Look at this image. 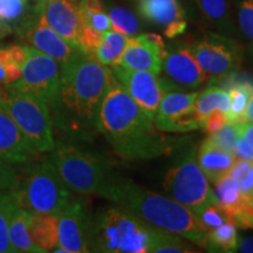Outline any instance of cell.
<instances>
[{"label": "cell", "mask_w": 253, "mask_h": 253, "mask_svg": "<svg viewBox=\"0 0 253 253\" xmlns=\"http://www.w3.org/2000/svg\"><path fill=\"white\" fill-rule=\"evenodd\" d=\"M113 79L110 67L79 49L61 67L58 93L48 107L53 126L74 138H93L99 132L101 102Z\"/></svg>", "instance_id": "obj_1"}, {"label": "cell", "mask_w": 253, "mask_h": 253, "mask_svg": "<svg viewBox=\"0 0 253 253\" xmlns=\"http://www.w3.org/2000/svg\"><path fill=\"white\" fill-rule=\"evenodd\" d=\"M97 131L120 156L128 160H150L170 154L176 147L175 141L157 129L154 119L135 102L115 78L101 102Z\"/></svg>", "instance_id": "obj_2"}, {"label": "cell", "mask_w": 253, "mask_h": 253, "mask_svg": "<svg viewBox=\"0 0 253 253\" xmlns=\"http://www.w3.org/2000/svg\"><path fill=\"white\" fill-rule=\"evenodd\" d=\"M100 196L157 229L176 233L199 248L207 246L208 230L199 223L194 212L175 199L145 190L116 173Z\"/></svg>", "instance_id": "obj_3"}, {"label": "cell", "mask_w": 253, "mask_h": 253, "mask_svg": "<svg viewBox=\"0 0 253 253\" xmlns=\"http://www.w3.org/2000/svg\"><path fill=\"white\" fill-rule=\"evenodd\" d=\"M7 194L31 213L56 214L73 197L49 157L19 164L15 182Z\"/></svg>", "instance_id": "obj_4"}, {"label": "cell", "mask_w": 253, "mask_h": 253, "mask_svg": "<svg viewBox=\"0 0 253 253\" xmlns=\"http://www.w3.org/2000/svg\"><path fill=\"white\" fill-rule=\"evenodd\" d=\"M154 230L155 226L120 205L104 208L93 218L89 251L147 253Z\"/></svg>", "instance_id": "obj_5"}, {"label": "cell", "mask_w": 253, "mask_h": 253, "mask_svg": "<svg viewBox=\"0 0 253 253\" xmlns=\"http://www.w3.org/2000/svg\"><path fill=\"white\" fill-rule=\"evenodd\" d=\"M0 107L11 116L40 154L53 150L55 145L54 126L45 102L9 84L0 86Z\"/></svg>", "instance_id": "obj_6"}, {"label": "cell", "mask_w": 253, "mask_h": 253, "mask_svg": "<svg viewBox=\"0 0 253 253\" xmlns=\"http://www.w3.org/2000/svg\"><path fill=\"white\" fill-rule=\"evenodd\" d=\"M48 157L66 186L78 195L100 196L114 175L101 158L62 142L55 143Z\"/></svg>", "instance_id": "obj_7"}, {"label": "cell", "mask_w": 253, "mask_h": 253, "mask_svg": "<svg viewBox=\"0 0 253 253\" xmlns=\"http://www.w3.org/2000/svg\"><path fill=\"white\" fill-rule=\"evenodd\" d=\"M197 149L191 145L182 151L168 170L163 186L170 197L195 214L208 204L217 202L209 179L199 168Z\"/></svg>", "instance_id": "obj_8"}, {"label": "cell", "mask_w": 253, "mask_h": 253, "mask_svg": "<svg viewBox=\"0 0 253 253\" xmlns=\"http://www.w3.org/2000/svg\"><path fill=\"white\" fill-rule=\"evenodd\" d=\"M208 78L223 80L235 75L243 63L244 50L238 42L223 34L209 33L190 46Z\"/></svg>", "instance_id": "obj_9"}, {"label": "cell", "mask_w": 253, "mask_h": 253, "mask_svg": "<svg viewBox=\"0 0 253 253\" xmlns=\"http://www.w3.org/2000/svg\"><path fill=\"white\" fill-rule=\"evenodd\" d=\"M60 79L61 66L56 60L34 47L26 46V59L21 67V77L12 84L49 107L58 93Z\"/></svg>", "instance_id": "obj_10"}, {"label": "cell", "mask_w": 253, "mask_h": 253, "mask_svg": "<svg viewBox=\"0 0 253 253\" xmlns=\"http://www.w3.org/2000/svg\"><path fill=\"white\" fill-rule=\"evenodd\" d=\"M58 220V249L54 252H89L93 218L87 201L71 198L56 213Z\"/></svg>", "instance_id": "obj_11"}, {"label": "cell", "mask_w": 253, "mask_h": 253, "mask_svg": "<svg viewBox=\"0 0 253 253\" xmlns=\"http://www.w3.org/2000/svg\"><path fill=\"white\" fill-rule=\"evenodd\" d=\"M197 95L198 91H166L154 118L157 129L164 132H186L201 128L194 114V103Z\"/></svg>", "instance_id": "obj_12"}, {"label": "cell", "mask_w": 253, "mask_h": 253, "mask_svg": "<svg viewBox=\"0 0 253 253\" xmlns=\"http://www.w3.org/2000/svg\"><path fill=\"white\" fill-rule=\"evenodd\" d=\"M161 71H163L161 80L166 91L195 89L208 79L190 47L184 46H178L167 53Z\"/></svg>", "instance_id": "obj_13"}, {"label": "cell", "mask_w": 253, "mask_h": 253, "mask_svg": "<svg viewBox=\"0 0 253 253\" xmlns=\"http://www.w3.org/2000/svg\"><path fill=\"white\" fill-rule=\"evenodd\" d=\"M110 69L114 78L128 91L135 102L154 119L160 101L166 93L162 80L151 72L135 71L121 65L112 66Z\"/></svg>", "instance_id": "obj_14"}, {"label": "cell", "mask_w": 253, "mask_h": 253, "mask_svg": "<svg viewBox=\"0 0 253 253\" xmlns=\"http://www.w3.org/2000/svg\"><path fill=\"white\" fill-rule=\"evenodd\" d=\"M21 39L28 43V46L39 49L60 63L63 67L68 63L79 48L72 46L62 37L46 23L45 19L38 11L32 17L27 18L21 25L20 30Z\"/></svg>", "instance_id": "obj_15"}, {"label": "cell", "mask_w": 253, "mask_h": 253, "mask_svg": "<svg viewBox=\"0 0 253 253\" xmlns=\"http://www.w3.org/2000/svg\"><path fill=\"white\" fill-rule=\"evenodd\" d=\"M168 49L162 37L155 33L129 38L119 65L135 71H148L158 75Z\"/></svg>", "instance_id": "obj_16"}, {"label": "cell", "mask_w": 253, "mask_h": 253, "mask_svg": "<svg viewBox=\"0 0 253 253\" xmlns=\"http://www.w3.org/2000/svg\"><path fill=\"white\" fill-rule=\"evenodd\" d=\"M80 0H45L38 6V11L50 27L72 46L81 49Z\"/></svg>", "instance_id": "obj_17"}, {"label": "cell", "mask_w": 253, "mask_h": 253, "mask_svg": "<svg viewBox=\"0 0 253 253\" xmlns=\"http://www.w3.org/2000/svg\"><path fill=\"white\" fill-rule=\"evenodd\" d=\"M39 155L11 116L0 107V157L19 166L39 157Z\"/></svg>", "instance_id": "obj_18"}, {"label": "cell", "mask_w": 253, "mask_h": 253, "mask_svg": "<svg viewBox=\"0 0 253 253\" xmlns=\"http://www.w3.org/2000/svg\"><path fill=\"white\" fill-rule=\"evenodd\" d=\"M213 184L218 203L229 212L233 223L242 229H253V202L240 191L235 179L226 175Z\"/></svg>", "instance_id": "obj_19"}, {"label": "cell", "mask_w": 253, "mask_h": 253, "mask_svg": "<svg viewBox=\"0 0 253 253\" xmlns=\"http://www.w3.org/2000/svg\"><path fill=\"white\" fill-rule=\"evenodd\" d=\"M81 18V50L94 54L102 34L112 30L109 15L104 11L101 0H80Z\"/></svg>", "instance_id": "obj_20"}, {"label": "cell", "mask_w": 253, "mask_h": 253, "mask_svg": "<svg viewBox=\"0 0 253 253\" xmlns=\"http://www.w3.org/2000/svg\"><path fill=\"white\" fill-rule=\"evenodd\" d=\"M138 9L148 21L164 27L168 39L181 36L188 26L178 0H142Z\"/></svg>", "instance_id": "obj_21"}, {"label": "cell", "mask_w": 253, "mask_h": 253, "mask_svg": "<svg viewBox=\"0 0 253 253\" xmlns=\"http://www.w3.org/2000/svg\"><path fill=\"white\" fill-rule=\"evenodd\" d=\"M197 163L210 182L219 181L221 177L229 175L235 164L237 156L219 147L209 136L202 142L196 154Z\"/></svg>", "instance_id": "obj_22"}, {"label": "cell", "mask_w": 253, "mask_h": 253, "mask_svg": "<svg viewBox=\"0 0 253 253\" xmlns=\"http://www.w3.org/2000/svg\"><path fill=\"white\" fill-rule=\"evenodd\" d=\"M31 212L14 203L8 224L9 243H11L13 253L40 252V250L34 245L31 237Z\"/></svg>", "instance_id": "obj_23"}, {"label": "cell", "mask_w": 253, "mask_h": 253, "mask_svg": "<svg viewBox=\"0 0 253 253\" xmlns=\"http://www.w3.org/2000/svg\"><path fill=\"white\" fill-rule=\"evenodd\" d=\"M31 237L40 252L58 248V220L54 213H32Z\"/></svg>", "instance_id": "obj_24"}, {"label": "cell", "mask_w": 253, "mask_h": 253, "mask_svg": "<svg viewBox=\"0 0 253 253\" xmlns=\"http://www.w3.org/2000/svg\"><path fill=\"white\" fill-rule=\"evenodd\" d=\"M232 77L220 81L224 82L230 95V107L229 112L226 113L227 122L239 123L246 120V106L251 95L252 84L249 81L232 80Z\"/></svg>", "instance_id": "obj_25"}, {"label": "cell", "mask_w": 253, "mask_h": 253, "mask_svg": "<svg viewBox=\"0 0 253 253\" xmlns=\"http://www.w3.org/2000/svg\"><path fill=\"white\" fill-rule=\"evenodd\" d=\"M230 95L229 91L221 87H209L198 93L194 103V114L202 128V123L205 118L214 109H220L224 113L229 112Z\"/></svg>", "instance_id": "obj_26"}, {"label": "cell", "mask_w": 253, "mask_h": 253, "mask_svg": "<svg viewBox=\"0 0 253 253\" xmlns=\"http://www.w3.org/2000/svg\"><path fill=\"white\" fill-rule=\"evenodd\" d=\"M26 59V46L12 45L0 48V86L14 84L21 77Z\"/></svg>", "instance_id": "obj_27"}, {"label": "cell", "mask_w": 253, "mask_h": 253, "mask_svg": "<svg viewBox=\"0 0 253 253\" xmlns=\"http://www.w3.org/2000/svg\"><path fill=\"white\" fill-rule=\"evenodd\" d=\"M129 37L116 31H108L102 34L99 46L95 49L94 55L104 66L119 65L121 56L128 45Z\"/></svg>", "instance_id": "obj_28"}, {"label": "cell", "mask_w": 253, "mask_h": 253, "mask_svg": "<svg viewBox=\"0 0 253 253\" xmlns=\"http://www.w3.org/2000/svg\"><path fill=\"white\" fill-rule=\"evenodd\" d=\"M238 226L233 221H226L221 225L208 231L205 249L213 252H235L238 246Z\"/></svg>", "instance_id": "obj_29"}, {"label": "cell", "mask_w": 253, "mask_h": 253, "mask_svg": "<svg viewBox=\"0 0 253 253\" xmlns=\"http://www.w3.org/2000/svg\"><path fill=\"white\" fill-rule=\"evenodd\" d=\"M199 7L207 20L217 30L230 32L232 28L227 0H198Z\"/></svg>", "instance_id": "obj_30"}, {"label": "cell", "mask_w": 253, "mask_h": 253, "mask_svg": "<svg viewBox=\"0 0 253 253\" xmlns=\"http://www.w3.org/2000/svg\"><path fill=\"white\" fill-rule=\"evenodd\" d=\"M197 251L198 250H194V248H192L191 245L184 242L181 236L155 227L149 252L189 253V252H197Z\"/></svg>", "instance_id": "obj_31"}, {"label": "cell", "mask_w": 253, "mask_h": 253, "mask_svg": "<svg viewBox=\"0 0 253 253\" xmlns=\"http://www.w3.org/2000/svg\"><path fill=\"white\" fill-rule=\"evenodd\" d=\"M109 19L114 31L120 32L126 37H134L140 31V23L136 15L129 9L113 7L109 11Z\"/></svg>", "instance_id": "obj_32"}, {"label": "cell", "mask_w": 253, "mask_h": 253, "mask_svg": "<svg viewBox=\"0 0 253 253\" xmlns=\"http://www.w3.org/2000/svg\"><path fill=\"white\" fill-rule=\"evenodd\" d=\"M229 175L235 179L240 191L253 202V160L237 158Z\"/></svg>", "instance_id": "obj_33"}, {"label": "cell", "mask_w": 253, "mask_h": 253, "mask_svg": "<svg viewBox=\"0 0 253 253\" xmlns=\"http://www.w3.org/2000/svg\"><path fill=\"white\" fill-rule=\"evenodd\" d=\"M14 202L5 191H0V253H13L8 236V224Z\"/></svg>", "instance_id": "obj_34"}, {"label": "cell", "mask_w": 253, "mask_h": 253, "mask_svg": "<svg viewBox=\"0 0 253 253\" xmlns=\"http://www.w3.org/2000/svg\"><path fill=\"white\" fill-rule=\"evenodd\" d=\"M195 216L197 217L199 223L208 231L212 230L214 227L226 223V221H233L231 219L229 212L218 203V201L213 202L211 204H208L207 207L202 209Z\"/></svg>", "instance_id": "obj_35"}, {"label": "cell", "mask_w": 253, "mask_h": 253, "mask_svg": "<svg viewBox=\"0 0 253 253\" xmlns=\"http://www.w3.org/2000/svg\"><path fill=\"white\" fill-rule=\"evenodd\" d=\"M237 18L243 36L253 41V0H237Z\"/></svg>", "instance_id": "obj_36"}, {"label": "cell", "mask_w": 253, "mask_h": 253, "mask_svg": "<svg viewBox=\"0 0 253 253\" xmlns=\"http://www.w3.org/2000/svg\"><path fill=\"white\" fill-rule=\"evenodd\" d=\"M238 135L239 132L237 123H226L223 128L209 136L223 149L236 155V142Z\"/></svg>", "instance_id": "obj_37"}, {"label": "cell", "mask_w": 253, "mask_h": 253, "mask_svg": "<svg viewBox=\"0 0 253 253\" xmlns=\"http://www.w3.org/2000/svg\"><path fill=\"white\" fill-rule=\"evenodd\" d=\"M26 11V0H0V20L6 24L17 23Z\"/></svg>", "instance_id": "obj_38"}, {"label": "cell", "mask_w": 253, "mask_h": 253, "mask_svg": "<svg viewBox=\"0 0 253 253\" xmlns=\"http://www.w3.org/2000/svg\"><path fill=\"white\" fill-rule=\"evenodd\" d=\"M18 166L0 157V191L7 192L14 184Z\"/></svg>", "instance_id": "obj_39"}, {"label": "cell", "mask_w": 253, "mask_h": 253, "mask_svg": "<svg viewBox=\"0 0 253 253\" xmlns=\"http://www.w3.org/2000/svg\"><path fill=\"white\" fill-rule=\"evenodd\" d=\"M226 123H229L227 122L226 113H224L220 109H214L205 118L203 123H202V129L208 135H211L223 128Z\"/></svg>", "instance_id": "obj_40"}, {"label": "cell", "mask_w": 253, "mask_h": 253, "mask_svg": "<svg viewBox=\"0 0 253 253\" xmlns=\"http://www.w3.org/2000/svg\"><path fill=\"white\" fill-rule=\"evenodd\" d=\"M236 156L238 158H245V160H253V147L240 135H238L236 142Z\"/></svg>", "instance_id": "obj_41"}, {"label": "cell", "mask_w": 253, "mask_h": 253, "mask_svg": "<svg viewBox=\"0 0 253 253\" xmlns=\"http://www.w3.org/2000/svg\"><path fill=\"white\" fill-rule=\"evenodd\" d=\"M237 126H238L239 135L253 147V122L245 120V121L237 123Z\"/></svg>", "instance_id": "obj_42"}, {"label": "cell", "mask_w": 253, "mask_h": 253, "mask_svg": "<svg viewBox=\"0 0 253 253\" xmlns=\"http://www.w3.org/2000/svg\"><path fill=\"white\" fill-rule=\"evenodd\" d=\"M237 250L240 252H253V238H243L238 240Z\"/></svg>", "instance_id": "obj_43"}, {"label": "cell", "mask_w": 253, "mask_h": 253, "mask_svg": "<svg viewBox=\"0 0 253 253\" xmlns=\"http://www.w3.org/2000/svg\"><path fill=\"white\" fill-rule=\"evenodd\" d=\"M246 120L253 122V84H252V90H251V95H250L248 106H246Z\"/></svg>", "instance_id": "obj_44"}, {"label": "cell", "mask_w": 253, "mask_h": 253, "mask_svg": "<svg viewBox=\"0 0 253 253\" xmlns=\"http://www.w3.org/2000/svg\"><path fill=\"white\" fill-rule=\"evenodd\" d=\"M8 33H11V26L0 20V38H4Z\"/></svg>", "instance_id": "obj_45"}, {"label": "cell", "mask_w": 253, "mask_h": 253, "mask_svg": "<svg viewBox=\"0 0 253 253\" xmlns=\"http://www.w3.org/2000/svg\"><path fill=\"white\" fill-rule=\"evenodd\" d=\"M249 55H250V59L253 61V41H251V43H250V47H249Z\"/></svg>", "instance_id": "obj_46"}, {"label": "cell", "mask_w": 253, "mask_h": 253, "mask_svg": "<svg viewBox=\"0 0 253 253\" xmlns=\"http://www.w3.org/2000/svg\"><path fill=\"white\" fill-rule=\"evenodd\" d=\"M138 1H142V0H138Z\"/></svg>", "instance_id": "obj_47"}]
</instances>
